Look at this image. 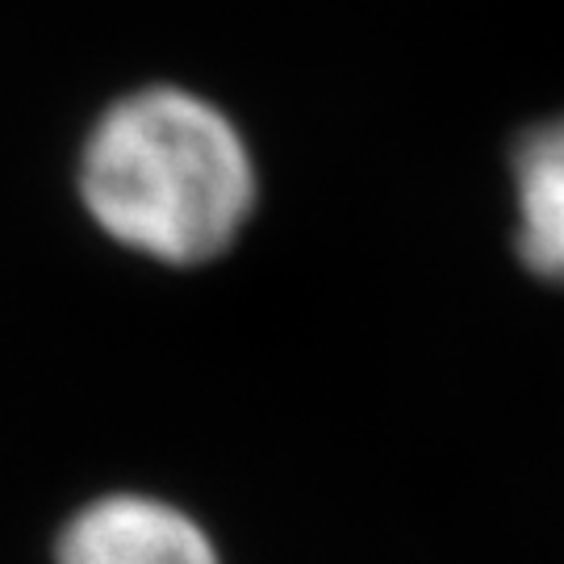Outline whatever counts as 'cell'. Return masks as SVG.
Masks as SVG:
<instances>
[{
	"label": "cell",
	"mask_w": 564,
	"mask_h": 564,
	"mask_svg": "<svg viewBox=\"0 0 564 564\" xmlns=\"http://www.w3.org/2000/svg\"><path fill=\"white\" fill-rule=\"evenodd\" d=\"M84 202L118 242L163 263L223 256L256 205L239 130L184 88L118 101L84 147Z\"/></svg>",
	"instance_id": "1"
},
{
	"label": "cell",
	"mask_w": 564,
	"mask_h": 564,
	"mask_svg": "<svg viewBox=\"0 0 564 564\" xmlns=\"http://www.w3.org/2000/svg\"><path fill=\"white\" fill-rule=\"evenodd\" d=\"M59 564H223L202 527L184 510L113 494L84 506L59 540Z\"/></svg>",
	"instance_id": "2"
},
{
	"label": "cell",
	"mask_w": 564,
	"mask_h": 564,
	"mask_svg": "<svg viewBox=\"0 0 564 564\" xmlns=\"http://www.w3.org/2000/svg\"><path fill=\"white\" fill-rule=\"evenodd\" d=\"M514 202H519V256L564 284V118L540 121L514 147Z\"/></svg>",
	"instance_id": "3"
}]
</instances>
